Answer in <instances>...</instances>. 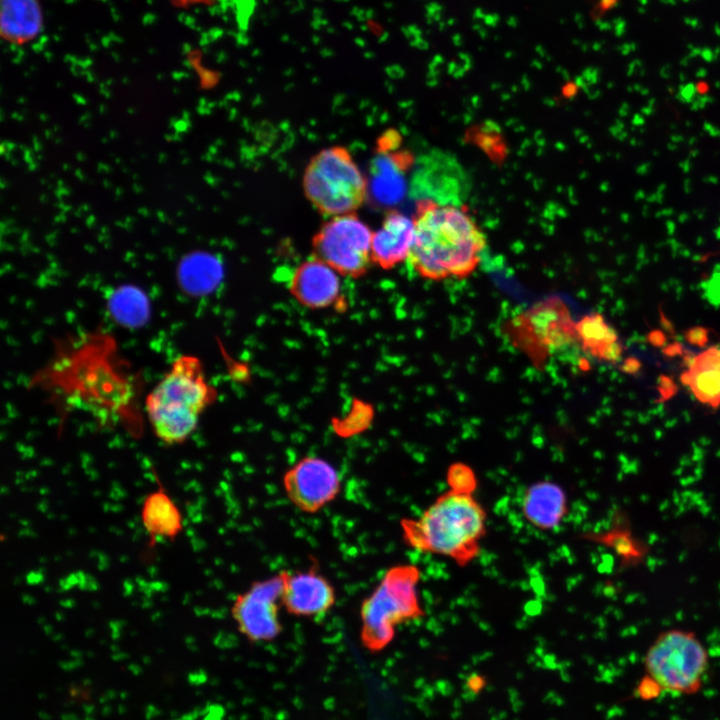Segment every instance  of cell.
<instances>
[{
	"label": "cell",
	"instance_id": "cell-1",
	"mask_svg": "<svg viewBox=\"0 0 720 720\" xmlns=\"http://www.w3.org/2000/svg\"><path fill=\"white\" fill-rule=\"evenodd\" d=\"M407 261L428 280L464 278L479 265L487 240L464 205L419 199Z\"/></svg>",
	"mask_w": 720,
	"mask_h": 720
},
{
	"label": "cell",
	"instance_id": "cell-2",
	"mask_svg": "<svg viewBox=\"0 0 720 720\" xmlns=\"http://www.w3.org/2000/svg\"><path fill=\"white\" fill-rule=\"evenodd\" d=\"M487 514L471 493L447 490L419 516L402 518L404 543L419 552L430 553L466 566L480 553L486 534Z\"/></svg>",
	"mask_w": 720,
	"mask_h": 720
},
{
	"label": "cell",
	"instance_id": "cell-3",
	"mask_svg": "<svg viewBox=\"0 0 720 720\" xmlns=\"http://www.w3.org/2000/svg\"><path fill=\"white\" fill-rule=\"evenodd\" d=\"M216 399L201 361L177 357L145 399V413L155 436L168 445L185 442L204 410Z\"/></svg>",
	"mask_w": 720,
	"mask_h": 720
},
{
	"label": "cell",
	"instance_id": "cell-4",
	"mask_svg": "<svg viewBox=\"0 0 720 720\" xmlns=\"http://www.w3.org/2000/svg\"><path fill=\"white\" fill-rule=\"evenodd\" d=\"M420 579L418 566L394 565L364 598L360 606V639L368 651H382L394 639L398 625L425 615L418 594Z\"/></svg>",
	"mask_w": 720,
	"mask_h": 720
},
{
	"label": "cell",
	"instance_id": "cell-5",
	"mask_svg": "<svg viewBox=\"0 0 720 720\" xmlns=\"http://www.w3.org/2000/svg\"><path fill=\"white\" fill-rule=\"evenodd\" d=\"M306 198L322 215L354 213L367 200L369 184L350 151L340 145L317 152L303 174Z\"/></svg>",
	"mask_w": 720,
	"mask_h": 720
},
{
	"label": "cell",
	"instance_id": "cell-6",
	"mask_svg": "<svg viewBox=\"0 0 720 720\" xmlns=\"http://www.w3.org/2000/svg\"><path fill=\"white\" fill-rule=\"evenodd\" d=\"M643 664L646 675L662 691L694 695L702 688L709 654L694 632L673 628L658 634L648 647Z\"/></svg>",
	"mask_w": 720,
	"mask_h": 720
},
{
	"label": "cell",
	"instance_id": "cell-7",
	"mask_svg": "<svg viewBox=\"0 0 720 720\" xmlns=\"http://www.w3.org/2000/svg\"><path fill=\"white\" fill-rule=\"evenodd\" d=\"M372 233L356 212L330 217L312 238L313 255L340 275L360 277L373 263Z\"/></svg>",
	"mask_w": 720,
	"mask_h": 720
},
{
	"label": "cell",
	"instance_id": "cell-8",
	"mask_svg": "<svg viewBox=\"0 0 720 720\" xmlns=\"http://www.w3.org/2000/svg\"><path fill=\"white\" fill-rule=\"evenodd\" d=\"M280 572L253 582L238 594L231 606V616L238 631L251 643L270 642L282 632L279 611L282 607Z\"/></svg>",
	"mask_w": 720,
	"mask_h": 720
},
{
	"label": "cell",
	"instance_id": "cell-9",
	"mask_svg": "<svg viewBox=\"0 0 720 720\" xmlns=\"http://www.w3.org/2000/svg\"><path fill=\"white\" fill-rule=\"evenodd\" d=\"M288 500L301 512L314 514L337 498L341 478L328 461L306 456L288 469L283 476Z\"/></svg>",
	"mask_w": 720,
	"mask_h": 720
},
{
	"label": "cell",
	"instance_id": "cell-10",
	"mask_svg": "<svg viewBox=\"0 0 720 720\" xmlns=\"http://www.w3.org/2000/svg\"><path fill=\"white\" fill-rule=\"evenodd\" d=\"M282 607L292 616L320 618L336 603L333 584L315 566L307 570L280 572Z\"/></svg>",
	"mask_w": 720,
	"mask_h": 720
},
{
	"label": "cell",
	"instance_id": "cell-11",
	"mask_svg": "<svg viewBox=\"0 0 720 720\" xmlns=\"http://www.w3.org/2000/svg\"><path fill=\"white\" fill-rule=\"evenodd\" d=\"M524 334L528 333V344L548 352L560 348L576 337L567 307L558 299H549L534 306L520 318Z\"/></svg>",
	"mask_w": 720,
	"mask_h": 720
},
{
	"label": "cell",
	"instance_id": "cell-12",
	"mask_svg": "<svg viewBox=\"0 0 720 720\" xmlns=\"http://www.w3.org/2000/svg\"><path fill=\"white\" fill-rule=\"evenodd\" d=\"M340 274L325 262L313 257L293 271L289 290L303 306L320 309L335 305L341 296Z\"/></svg>",
	"mask_w": 720,
	"mask_h": 720
},
{
	"label": "cell",
	"instance_id": "cell-13",
	"mask_svg": "<svg viewBox=\"0 0 720 720\" xmlns=\"http://www.w3.org/2000/svg\"><path fill=\"white\" fill-rule=\"evenodd\" d=\"M414 240V221L404 213L390 209L381 226L372 233V262L391 269L408 259Z\"/></svg>",
	"mask_w": 720,
	"mask_h": 720
},
{
	"label": "cell",
	"instance_id": "cell-14",
	"mask_svg": "<svg viewBox=\"0 0 720 720\" xmlns=\"http://www.w3.org/2000/svg\"><path fill=\"white\" fill-rule=\"evenodd\" d=\"M521 511L524 518L535 528L553 530L560 526L568 513V498L557 483L538 481L524 490Z\"/></svg>",
	"mask_w": 720,
	"mask_h": 720
},
{
	"label": "cell",
	"instance_id": "cell-15",
	"mask_svg": "<svg viewBox=\"0 0 720 720\" xmlns=\"http://www.w3.org/2000/svg\"><path fill=\"white\" fill-rule=\"evenodd\" d=\"M694 397L712 408L720 406V346L705 349L689 363L681 375Z\"/></svg>",
	"mask_w": 720,
	"mask_h": 720
},
{
	"label": "cell",
	"instance_id": "cell-16",
	"mask_svg": "<svg viewBox=\"0 0 720 720\" xmlns=\"http://www.w3.org/2000/svg\"><path fill=\"white\" fill-rule=\"evenodd\" d=\"M39 0H1V35L13 44L34 40L42 30Z\"/></svg>",
	"mask_w": 720,
	"mask_h": 720
},
{
	"label": "cell",
	"instance_id": "cell-17",
	"mask_svg": "<svg viewBox=\"0 0 720 720\" xmlns=\"http://www.w3.org/2000/svg\"><path fill=\"white\" fill-rule=\"evenodd\" d=\"M141 518L146 531L153 538L174 539L182 530V515L163 489L146 496Z\"/></svg>",
	"mask_w": 720,
	"mask_h": 720
},
{
	"label": "cell",
	"instance_id": "cell-18",
	"mask_svg": "<svg viewBox=\"0 0 720 720\" xmlns=\"http://www.w3.org/2000/svg\"><path fill=\"white\" fill-rule=\"evenodd\" d=\"M576 338L584 350L603 360L609 347L618 341L615 329L599 313H590L575 323Z\"/></svg>",
	"mask_w": 720,
	"mask_h": 720
},
{
	"label": "cell",
	"instance_id": "cell-19",
	"mask_svg": "<svg viewBox=\"0 0 720 720\" xmlns=\"http://www.w3.org/2000/svg\"><path fill=\"white\" fill-rule=\"evenodd\" d=\"M449 489L473 494L477 487V478L472 468L463 463H454L447 471Z\"/></svg>",
	"mask_w": 720,
	"mask_h": 720
},
{
	"label": "cell",
	"instance_id": "cell-20",
	"mask_svg": "<svg viewBox=\"0 0 720 720\" xmlns=\"http://www.w3.org/2000/svg\"><path fill=\"white\" fill-rule=\"evenodd\" d=\"M704 298L714 306L720 307V265L716 266L702 284Z\"/></svg>",
	"mask_w": 720,
	"mask_h": 720
},
{
	"label": "cell",
	"instance_id": "cell-21",
	"mask_svg": "<svg viewBox=\"0 0 720 720\" xmlns=\"http://www.w3.org/2000/svg\"><path fill=\"white\" fill-rule=\"evenodd\" d=\"M662 689L660 686L648 675L645 676L638 682L635 693L636 696L643 700H652L657 698L661 693Z\"/></svg>",
	"mask_w": 720,
	"mask_h": 720
},
{
	"label": "cell",
	"instance_id": "cell-22",
	"mask_svg": "<svg viewBox=\"0 0 720 720\" xmlns=\"http://www.w3.org/2000/svg\"><path fill=\"white\" fill-rule=\"evenodd\" d=\"M684 337L689 344L704 347L709 340V331L701 326L692 327L686 330Z\"/></svg>",
	"mask_w": 720,
	"mask_h": 720
},
{
	"label": "cell",
	"instance_id": "cell-23",
	"mask_svg": "<svg viewBox=\"0 0 720 720\" xmlns=\"http://www.w3.org/2000/svg\"><path fill=\"white\" fill-rule=\"evenodd\" d=\"M658 390L661 395L660 399L667 400L675 394L677 387L669 377L661 376L659 379Z\"/></svg>",
	"mask_w": 720,
	"mask_h": 720
},
{
	"label": "cell",
	"instance_id": "cell-24",
	"mask_svg": "<svg viewBox=\"0 0 720 720\" xmlns=\"http://www.w3.org/2000/svg\"><path fill=\"white\" fill-rule=\"evenodd\" d=\"M640 367H641L640 361L633 357L627 358L623 362V365L621 366L622 370L628 374L637 373L640 370Z\"/></svg>",
	"mask_w": 720,
	"mask_h": 720
},
{
	"label": "cell",
	"instance_id": "cell-25",
	"mask_svg": "<svg viewBox=\"0 0 720 720\" xmlns=\"http://www.w3.org/2000/svg\"><path fill=\"white\" fill-rule=\"evenodd\" d=\"M173 4L177 7H194V6H201V5H210L214 3L216 0H171Z\"/></svg>",
	"mask_w": 720,
	"mask_h": 720
},
{
	"label": "cell",
	"instance_id": "cell-26",
	"mask_svg": "<svg viewBox=\"0 0 720 720\" xmlns=\"http://www.w3.org/2000/svg\"><path fill=\"white\" fill-rule=\"evenodd\" d=\"M649 341L656 346H660L665 342L664 334L661 331H652L648 336Z\"/></svg>",
	"mask_w": 720,
	"mask_h": 720
},
{
	"label": "cell",
	"instance_id": "cell-27",
	"mask_svg": "<svg viewBox=\"0 0 720 720\" xmlns=\"http://www.w3.org/2000/svg\"><path fill=\"white\" fill-rule=\"evenodd\" d=\"M680 352H681V346H679L677 343L668 346L665 350V353L670 356H675V355L679 354Z\"/></svg>",
	"mask_w": 720,
	"mask_h": 720
}]
</instances>
